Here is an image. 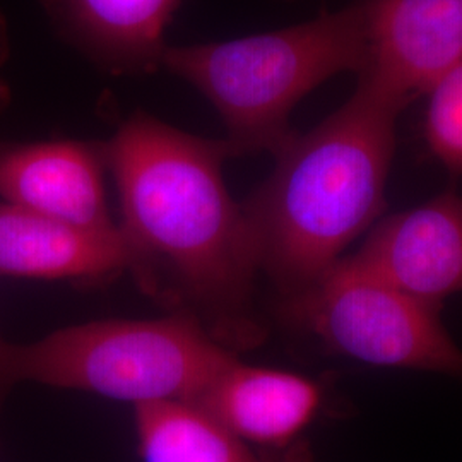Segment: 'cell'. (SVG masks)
<instances>
[{
  "label": "cell",
  "mask_w": 462,
  "mask_h": 462,
  "mask_svg": "<svg viewBox=\"0 0 462 462\" xmlns=\"http://www.w3.org/2000/svg\"><path fill=\"white\" fill-rule=\"evenodd\" d=\"M105 152L141 286L190 305L221 345H255L263 329L252 298L263 271L244 208L223 177L226 143L135 112Z\"/></svg>",
  "instance_id": "1"
},
{
  "label": "cell",
  "mask_w": 462,
  "mask_h": 462,
  "mask_svg": "<svg viewBox=\"0 0 462 462\" xmlns=\"http://www.w3.org/2000/svg\"><path fill=\"white\" fill-rule=\"evenodd\" d=\"M406 108L358 81L337 110L274 154L271 175L242 204L261 271L284 297L314 282L379 221Z\"/></svg>",
  "instance_id": "2"
},
{
  "label": "cell",
  "mask_w": 462,
  "mask_h": 462,
  "mask_svg": "<svg viewBox=\"0 0 462 462\" xmlns=\"http://www.w3.org/2000/svg\"><path fill=\"white\" fill-rule=\"evenodd\" d=\"M366 59L364 4L267 33L168 47L163 69L194 86L226 129L231 158L276 154L293 135L298 103Z\"/></svg>",
  "instance_id": "3"
},
{
  "label": "cell",
  "mask_w": 462,
  "mask_h": 462,
  "mask_svg": "<svg viewBox=\"0 0 462 462\" xmlns=\"http://www.w3.org/2000/svg\"><path fill=\"white\" fill-rule=\"evenodd\" d=\"M235 355L190 315L98 320L16 345L0 337V385L36 382L133 402L194 401Z\"/></svg>",
  "instance_id": "4"
},
{
  "label": "cell",
  "mask_w": 462,
  "mask_h": 462,
  "mask_svg": "<svg viewBox=\"0 0 462 462\" xmlns=\"http://www.w3.org/2000/svg\"><path fill=\"white\" fill-rule=\"evenodd\" d=\"M286 315L330 351L351 360L462 380V347L444 328L440 309L345 257L286 297Z\"/></svg>",
  "instance_id": "5"
},
{
  "label": "cell",
  "mask_w": 462,
  "mask_h": 462,
  "mask_svg": "<svg viewBox=\"0 0 462 462\" xmlns=\"http://www.w3.org/2000/svg\"><path fill=\"white\" fill-rule=\"evenodd\" d=\"M358 81L410 106L462 62V0H362Z\"/></svg>",
  "instance_id": "6"
},
{
  "label": "cell",
  "mask_w": 462,
  "mask_h": 462,
  "mask_svg": "<svg viewBox=\"0 0 462 462\" xmlns=\"http://www.w3.org/2000/svg\"><path fill=\"white\" fill-rule=\"evenodd\" d=\"M349 263L397 290L442 310L462 293V198H437L380 217Z\"/></svg>",
  "instance_id": "7"
},
{
  "label": "cell",
  "mask_w": 462,
  "mask_h": 462,
  "mask_svg": "<svg viewBox=\"0 0 462 462\" xmlns=\"http://www.w3.org/2000/svg\"><path fill=\"white\" fill-rule=\"evenodd\" d=\"M105 144L57 139L0 143V198L69 225L112 230L105 189Z\"/></svg>",
  "instance_id": "8"
},
{
  "label": "cell",
  "mask_w": 462,
  "mask_h": 462,
  "mask_svg": "<svg viewBox=\"0 0 462 462\" xmlns=\"http://www.w3.org/2000/svg\"><path fill=\"white\" fill-rule=\"evenodd\" d=\"M192 402L252 447L297 446L326 402L324 382L233 356Z\"/></svg>",
  "instance_id": "9"
},
{
  "label": "cell",
  "mask_w": 462,
  "mask_h": 462,
  "mask_svg": "<svg viewBox=\"0 0 462 462\" xmlns=\"http://www.w3.org/2000/svg\"><path fill=\"white\" fill-rule=\"evenodd\" d=\"M185 0H40L55 33L108 76L163 69L166 28Z\"/></svg>",
  "instance_id": "10"
},
{
  "label": "cell",
  "mask_w": 462,
  "mask_h": 462,
  "mask_svg": "<svg viewBox=\"0 0 462 462\" xmlns=\"http://www.w3.org/2000/svg\"><path fill=\"white\" fill-rule=\"evenodd\" d=\"M134 265L118 226L83 228L0 204V278L105 280Z\"/></svg>",
  "instance_id": "11"
},
{
  "label": "cell",
  "mask_w": 462,
  "mask_h": 462,
  "mask_svg": "<svg viewBox=\"0 0 462 462\" xmlns=\"http://www.w3.org/2000/svg\"><path fill=\"white\" fill-rule=\"evenodd\" d=\"M135 433L144 462H312L305 442L286 450L252 447L183 399L135 406Z\"/></svg>",
  "instance_id": "12"
},
{
  "label": "cell",
  "mask_w": 462,
  "mask_h": 462,
  "mask_svg": "<svg viewBox=\"0 0 462 462\" xmlns=\"http://www.w3.org/2000/svg\"><path fill=\"white\" fill-rule=\"evenodd\" d=\"M425 114V141L450 173H462V62L431 88Z\"/></svg>",
  "instance_id": "13"
},
{
  "label": "cell",
  "mask_w": 462,
  "mask_h": 462,
  "mask_svg": "<svg viewBox=\"0 0 462 462\" xmlns=\"http://www.w3.org/2000/svg\"><path fill=\"white\" fill-rule=\"evenodd\" d=\"M11 53V40H9V26L4 14L0 13V110H4L11 99V89L9 83L4 76V69L7 64Z\"/></svg>",
  "instance_id": "14"
}]
</instances>
